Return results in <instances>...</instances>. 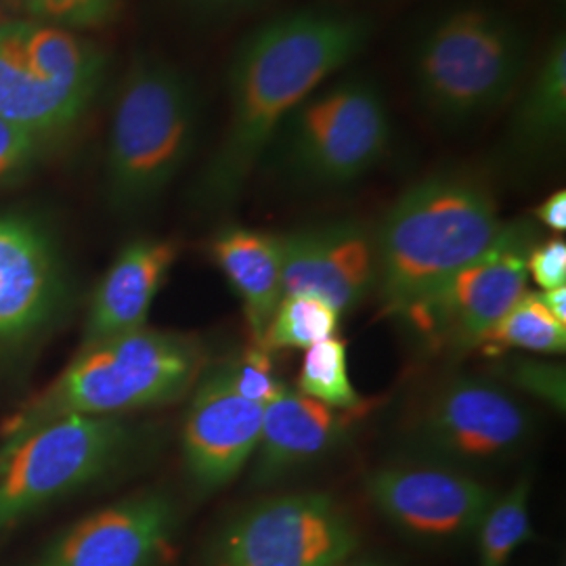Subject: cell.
Wrapping results in <instances>:
<instances>
[{"label":"cell","mask_w":566,"mask_h":566,"mask_svg":"<svg viewBox=\"0 0 566 566\" xmlns=\"http://www.w3.org/2000/svg\"><path fill=\"white\" fill-rule=\"evenodd\" d=\"M371 32L364 15L304 7L245 34L229 61L227 126L198 181L200 203L238 202L285 118L355 60Z\"/></svg>","instance_id":"obj_1"},{"label":"cell","mask_w":566,"mask_h":566,"mask_svg":"<svg viewBox=\"0 0 566 566\" xmlns=\"http://www.w3.org/2000/svg\"><path fill=\"white\" fill-rule=\"evenodd\" d=\"M506 224L489 182L472 170L446 168L409 185L374 231L382 313L401 317L422 303L493 248Z\"/></svg>","instance_id":"obj_2"},{"label":"cell","mask_w":566,"mask_h":566,"mask_svg":"<svg viewBox=\"0 0 566 566\" xmlns=\"http://www.w3.org/2000/svg\"><path fill=\"white\" fill-rule=\"evenodd\" d=\"M206 369L196 338L149 329L82 346L60 376L2 424V446L67 416H120L175 403L198 385Z\"/></svg>","instance_id":"obj_3"},{"label":"cell","mask_w":566,"mask_h":566,"mask_svg":"<svg viewBox=\"0 0 566 566\" xmlns=\"http://www.w3.org/2000/svg\"><path fill=\"white\" fill-rule=\"evenodd\" d=\"M528 67L525 30L485 4L455 7L434 18L411 51V86L426 116L460 130L502 109Z\"/></svg>","instance_id":"obj_4"},{"label":"cell","mask_w":566,"mask_h":566,"mask_svg":"<svg viewBox=\"0 0 566 566\" xmlns=\"http://www.w3.org/2000/svg\"><path fill=\"white\" fill-rule=\"evenodd\" d=\"M202 120L193 78L170 61L137 57L112 114L105 181L120 214H137L163 198L189 160Z\"/></svg>","instance_id":"obj_5"},{"label":"cell","mask_w":566,"mask_h":566,"mask_svg":"<svg viewBox=\"0 0 566 566\" xmlns=\"http://www.w3.org/2000/svg\"><path fill=\"white\" fill-rule=\"evenodd\" d=\"M392 120L378 84L348 76L311 93L282 124L269 151L308 187H344L385 160Z\"/></svg>","instance_id":"obj_6"},{"label":"cell","mask_w":566,"mask_h":566,"mask_svg":"<svg viewBox=\"0 0 566 566\" xmlns=\"http://www.w3.org/2000/svg\"><path fill=\"white\" fill-rule=\"evenodd\" d=\"M130 446L118 416H67L0 446V528L102 479Z\"/></svg>","instance_id":"obj_7"},{"label":"cell","mask_w":566,"mask_h":566,"mask_svg":"<svg viewBox=\"0 0 566 566\" xmlns=\"http://www.w3.org/2000/svg\"><path fill=\"white\" fill-rule=\"evenodd\" d=\"M535 240L528 221H512L483 256L455 271L401 317L432 350L464 355L485 344L493 327L526 292V254Z\"/></svg>","instance_id":"obj_8"},{"label":"cell","mask_w":566,"mask_h":566,"mask_svg":"<svg viewBox=\"0 0 566 566\" xmlns=\"http://www.w3.org/2000/svg\"><path fill=\"white\" fill-rule=\"evenodd\" d=\"M531 434L525 405L506 386L481 376H453L434 386L409 424L422 460L462 470L507 460Z\"/></svg>","instance_id":"obj_9"},{"label":"cell","mask_w":566,"mask_h":566,"mask_svg":"<svg viewBox=\"0 0 566 566\" xmlns=\"http://www.w3.org/2000/svg\"><path fill=\"white\" fill-rule=\"evenodd\" d=\"M359 535L325 493H285L240 512L217 542L214 566H340Z\"/></svg>","instance_id":"obj_10"},{"label":"cell","mask_w":566,"mask_h":566,"mask_svg":"<svg viewBox=\"0 0 566 566\" xmlns=\"http://www.w3.org/2000/svg\"><path fill=\"white\" fill-rule=\"evenodd\" d=\"M365 493L405 537L446 546L476 535L495 491L468 470L418 460L376 468L365 479Z\"/></svg>","instance_id":"obj_11"},{"label":"cell","mask_w":566,"mask_h":566,"mask_svg":"<svg viewBox=\"0 0 566 566\" xmlns=\"http://www.w3.org/2000/svg\"><path fill=\"white\" fill-rule=\"evenodd\" d=\"M263 411L238 395L229 361L203 369L182 426V460L193 485L212 493L242 472L259 443Z\"/></svg>","instance_id":"obj_12"},{"label":"cell","mask_w":566,"mask_h":566,"mask_svg":"<svg viewBox=\"0 0 566 566\" xmlns=\"http://www.w3.org/2000/svg\"><path fill=\"white\" fill-rule=\"evenodd\" d=\"M282 298L313 296L340 315L376 290V238L357 221L304 227L282 235Z\"/></svg>","instance_id":"obj_13"},{"label":"cell","mask_w":566,"mask_h":566,"mask_svg":"<svg viewBox=\"0 0 566 566\" xmlns=\"http://www.w3.org/2000/svg\"><path fill=\"white\" fill-rule=\"evenodd\" d=\"M25 21L0 23V118L44 139L70 130L93 105Z\"/></svg>","instance_id":"obj_14"},{"label":"cell","mask_w":566,"mask_h":566,"mask_svg":"<svg viewBox=\"0 0 566 566\" xmlns=\"http://www.w3.org/2000/svg\"><path fill=\"white\" fill-rule=\"evenodd\" d=\"M175 528V504L143 493L70 528L36 566H156Z\"/></svg>","instance_id":"obj_15"},{"label":"cell","mask_w":566,"mask_h":566,"mask_svg":"<svg viewBox=\"0 0 566 566\" xmlns=\"http://www.w3.org/2000/svg\"><path fill=\"white\" fill-rule=\"evenodd\" d=\"M63 294L60 254L49 231L23 214H0V344L49 324Z\"/></svg>","instance_id":"obj_16"},{"label":"cell","mask_w":566,"mask_h":566,"mask_svg":"<svg viewBox=\"0 0 566 566\" xmlns=\"http://www.w3.org/2000/svg\"><path fill=\"white\" fill-rule=\"evenodd\" d=\"M177 256L179 248L170 240L139 238L126 243L93 294L82 346L145 327Z\"/></svg>","instance_id":"obj_17"},{"label":"cell","mask_w":566,"mask_h":566,"mask_svg":"<svg viewBox=\"0 0 566 566\" xmlns=\"http://www.w3.org/2000/svg\"><path fill=\"white\" fill-rule=\"evenodd\" d=\"M361 413H346L282 386L264 405L259 443L252 455L254 483H273L340 446L348 426Z\"/></svg>","instance_id":"obj_18"},{"label":"cell","mask_w":566,"mask_h":566,"mask_svg":"<svg viewBox=\"0 0 566 566\" xmlns=\"http://www.w3.org/2000/svg\"><path fill=\"white\" fill-rule=\"evenodd\" d=\"M208 250L242 298L243 315L254 343H261L277 304L282 303V235L227 224L214 233Z\"/></svg>","instance_id":"obj_19"},{"label":"cell","mask_w":566,"mask_h":566,"mask_svg":"<svg viewBox=\"0 0 566 566\" xmlns=\"http://www.w3.org/2000/svg\"><path fill=\"white\" fill-rule=\"evenodd\" d=\"M518 102L507 126L510 147L518 154H539L565 135L566 42L556 36L533 74L518 88Z\"/></svg>","instance_id":"obj_20"},{"label":"cell","mask_w":566,"mask_h":566,"mask_svg":"<svg viewBox=\"0 0 566 566\" xmlns=\"http://www.w3.org/2000/svg\"><path fill=\"white\" fill-rule=\"evenodd\" d=\"M296 390L313 401L346 413H361L369 407L350 382L346 343L338 336L304 350Z\"/></svg>","instance_id":"obj_21"},{"label":"cell","mask_w":566,"mask_h":566,"mask_svg":"<svg viewBox=\"0 0 566 566\" xmlns=\"http://www.w3.org/2000/svg\"><path fill=\"white\" fill-rule=\"evenodd\" d=\"M481 348L486 355L510 348L535 355H563L566 350V325L552 317L539 298V292L526 290L518 303L493 327Z\"/></svg>","instance_id":"obj_22"},{"label":"cell","mask_w":566,"mask_h":566,"mask_svg":"<svg viewBox=\"0 0 566 566\" xmlns=\"http://www.w3.org/2000/svg\"><path fill=\"white\" fill-rule=\"evenodd\" d=\"M528 495L531 483L526 476L504 495H495L476 528L479 566H506L512 554L533 537Z\"/></svg>","instance_id":"obj_23"},{"label":"cell","mask_w":566,"mask_h":566,"mask_svg":"<svg viewBox=\"0 0 566 566\" xmlns=\"http://www.w3.org/2000/svg\"><path fill=\"white\" fill-rule=\"evenodd\" d=\"M340 313L319 298L313 296H287L277 304L273 319L264 332V348L271 353L303 348L338 336Z\"/></svg>","instance_id":"obj_24"},{"label":"cell","mask_w":566,"mask_h":566,"mask_svg":"<svg viewBox=\"0 0 566 566\" xmlns=\"http://www.w3.org/2000/svg\"><path fill=\"white\" fill-rule=\"evenodd\" d=\"M25 20L67 30L99 28L116 18L120 0H9Z\"/></svg>","instance_id":"obj_25"},{"label":"cell","mask_w":566,"mask_h":566,"mask_svg":"<svg viewBox=\"0 0 566 566\" xmlns=\"http://www.w3.org/2000/svg\"><path fill=\"white\" fill-rule=\"evenodd\" d=\"M231 382L245 401L266 405L282 390L283 382L275 376L273 353L263 344L254 343L242 355L229 361Z\"/></svg>","instance_id":"obj_26"},{"label":"cell","mask_w":566,"mask_h":566,"mask_svg":"<svg viewBox=\"0 0 566 566\" xmlns=\"http://www.w3.org/2000/svg\"><path fill=\"white\" fill-rule=\"evenodd\" d=\"M507 385L516 386L533 399L565 411L566 374L565 367L533 359H514L504 365Z\"/></svg>","instance_id":"obj_27"},{"label":"cell","mask_w":566,"mask_h":566,"mask_svg":"<svg viewBox=\"0 0 566 566\" xmlns=\"http://www.w3.org/2000/svg\"><path fill=\"white\" fill-rule=\"evenodd\" d=\"M42 139L0 118V185L18 181L41 154Z\"/></svg>","instance_id":"obj_28"},{"label":"cell","mask_w":566,"mask_h":566,"mask_svg":"<svg viewBox=\"0 0 566 566\" xmlns=\"http://www.w3.org/2000/svg\"><path fill=\"white\" fill-rule=\"evenodd\" d=\"M526 273L542 290L566 285V243L552 238L535 242L526 254Z\"/></svg>","instance_id":"obj_29"},{"label":"cell","mask_w":566,"mask_h":566,"mask_svg":"<svg viewBox=\"0 0 566 566\" xmlns=\"http://www.w3.org/2000/svg\"><path fill=\"white\" fill-rule=\"evenodd\" d=\"M535 219L552 229L554 233H565L566 229V191H554L544 202L535 208Z\"/></svg>","instance_id":"obj_30"},{"label":"cell","mask_w":566,"mask_h":566,"mask_svg":"<svg viewBox=\"0 0 566 566\" xmlns=\"http://www.w3.org/2000/svg\"><path fill=\"white\" fill-rule=\"evenodd\" d=\"M189 7L203 11V13H242L263 4L264 0H185Z\"/></svg>","instance_id":"obj_31"},{"label":"cell","mask_w":566,"mask_h":566,"mask_svg":"<svg viewBox=\"0 0 566 566\" xmlns=\"http://www.w3.org/2000/svg\"><path fill=\"white\" fill-rule=\"evenodd\" d=\"M539 298L558 324L566 325V285L539 292Z\"/></svg>","instance_id":"obj_32"},{"label":"cell","mask_w":566,"mask_h":566,"mask_svg":"<svg viewBox=\"0 0 566 566\" xmlns=\"http://www.w3.org/2000/svg\"><path fill=\"white\" fill-rule=\"evenodd\" d=\"M340 566H388L385 565V563H374V560H359V563H344V565Z\"/></svg>","instance_id":"obj_33"}]
</instances>
